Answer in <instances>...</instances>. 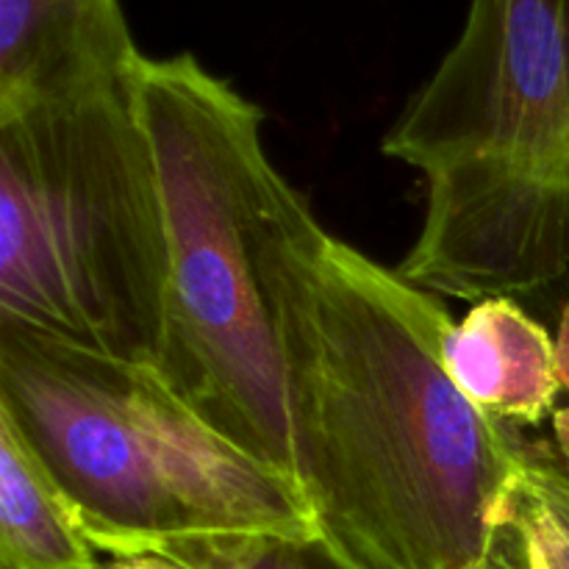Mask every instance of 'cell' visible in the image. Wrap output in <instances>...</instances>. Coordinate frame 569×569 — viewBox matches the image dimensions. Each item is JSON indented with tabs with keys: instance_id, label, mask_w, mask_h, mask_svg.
Listing matches in <instances>:
<instances>
[{
	"instance_id": "6da1fadb",
	"label": "cell",
	"mask_w": 569,
	"mask_h": 569,
	"mask_svg": "<svg viewBox=\"0 0 569 569\" xmlns=\"http://www.w3.org/2000/svg\"><path fill=\"white\" fill-rule=\"evenodd\" d=\"M298 483L339 569H483L526 445L450 381L442 303L331 237L287 187L261 239Z\"/></svg>"
},
{
	"instance_id": "7a4b0ae2",
	"label": "cell",
	"mask_w": 569,
	"mask_h": 569,
	"mask_svg": "<svg viewBox=\"0 0 569 569\" xmlns=\"http://www.w3.org/2000/svg\"><path fill=\"white\" fill-rule=\"evenodd\" d=\"M381 150L426 178L411 287L478 303L567 278L569 0H470Z\"/></svg>"
},
{
	"instance_id": "3957f363",
	"label": "cell",
	"mask_w": 569,
	"mask_h": 569,
	"mask_svg": "<svg viewBox=\"0 0 569 569\" xmlns=\"http://www.w3.org/2000/svg\"><path fill=\"white\" fill-rule=\"evenodd\" d=\"M137 109L164 203L167 333L159 376L217 433L298 481L289 383L261 272L287 178L264 114L192 53L142 56Z\"/></svg>"
},
{
	"instance_id": "277c9868",
	"label": "cell",
	"mask_w": 569,
	"mask_h": 569,
	"mask_svg": "<svg viewBox=\"0 0 569 569\" xmlns=\"http://www.w3.org/2000/svg\"><path fill=\"white\" fill-rule=\"evenodd\" d=\"M0 411L70 495L98 553L189 537L317 542L300 483L200 420L156 367L0 320Z\"/></svg>"
},
{
	"instance_id": "5b68a950",
	"label": "cell",
	"mask_w": 569,
	"mask_h": 569,
	"mask_svg": "<svg viewBox=\"0 0 569 569\" xmlns=\"http://www.w3.org/2000/svg\"><path fill=\"white\" fill-rule=\"evenodd\" d=\"M167 283L164 203L133 78L0 117V320L159 367Z\"/></svg>"
},
{
	"instance_id": "8992f818",
	"label": "cell",
	"mask_w": 569,
	"mask_h": 569,
	"mask_svg": "<svg viewBox=\"0 0 569 569\" xmlns=\"http://www.w3.org/2000/svg\"><path fill=\"white\" fill-rule=\"evenodd\" d=\"M139 59L120 0H0V117L131 81Z\"/></svg>"
},
{
	"instance_id": "52a82bcc",
	"label": "cell",
	"mask_w": 569,
	"mask_h": 569,
	"mask_svg": "<svg viewBox=\"0 0 569 569\" xmlns=\"http://www.w3.org/2000/svg\"><path fill=\"white\" fill-rule=\"evenodd\" d=\"M450 381L476 409L503 426H539L565 389L556 342L511 298L472 303L442 342Z\"/></svg>"
},
{
	"instance_id": "ba28073f",
	"label": "cell",
	"mask_w": 569,
	"mask_h": 569,
	"mask_svg": "<svg viewBox=\"0 0 569 569\" xmlns=\"http://www.w3.org/2000/svg\"><path fill=\"white\" fill-rule=\"evenodd\" d=\"M81 515L37 450L0 411V561L3 569H98Z\"/></svg>"
},
{
	"instance_id": "9c48e42d",
	"label": "cell",
	"mask_w": 569,
	"mask_h": 569,
	"mask_svg": "<svg viewBox=\"0 0 569 569\" xmlns=\"http://www.w3.org/2000/svg\"><path fill=\"white\" fill-rule=\"evenodd\" d=\"M148 553H159L187 569H339L317 542L283 537L170 539Z\"/></svg>"
},
{
	"instance_id": "30bf717a",
	"label": "cell",
	"mask_w": 569,
	"mask_h": 569,
	"mask_svg": "<svg viewBox=\"0 0 569 569\" xmlns=\"http://www.w3.org/2000/svg\"><path fill=\"white\" fill-rule=\"evenodd\" d=\"M556 450L548 445L528 448L522 465V487L565 526L569 533V409L553 415Z\"/></svg>"
},
{
	"instance_id": "8fae6325",
	"label": "cell",
	"mask_w": 569,
	"mask_h": 569,
	"mask_svg": "<svg viewBox=\"0 0 569 569\" xmlns=\"http://www.w3.org/2000/svg\"><path fill=\"white\" fill-rule=\"evenodd\" d=\"M98 569H187L176 561L164 559L159 553H139V556H109L100 561Z\"/></svg>"
}]
</instances>
